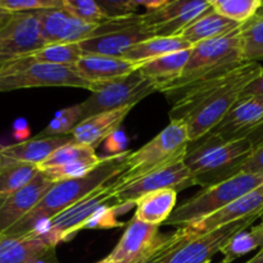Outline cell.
Instances as JSON below:
<instances>
[{
  "instance_id": "ab89813d",
  "label": "cell",
  "mask_w": 263,
  "mask_h": 263,
  "mask_svg": "<svg viewBox=\"0 0 263 263\" xmlns=\"http://www.w3.org/2000/svg\"><path fill=\"white\" fill-rule=\"evenodd\" d=\"M125 144V135H123V133L121 134L120 131H117V133L113 134V135L107 140V149L110 152V156H113V154H120L126 152Z\"/></svg>"
},
{
  "instance_id": "484cf974",
  "label": "cell",
  "mask_w": 263,
  "mask_h": 263,
  "mask_svg": "<svg viewBox=\"0 0 263 263\" xmlns=\"http://www.w3.org/2000/svg\"><path fill=\"white\" fill-rule=\"evenodd\" d=\"M176 202L177 192L174 189L148 193L135 202V217L149 225L159 226L168 220L176 208Z\"/></svg>"
},
{
  "instance_id": "f6af8a7d",
  "label": "cell",
  "mask_w": 263,
  "mask_h": 263,
  "mask_svg": "<svg viewBox=\"0 0 263 263\" xmlns=\"http://www.w3.org/2000/svg\"><path fill=\"white\" fill-rule=\"evenodd\" d=\"M97 263H113V262H112V261H110V259H109V258H108V257H107V258L102 259V261H99V262H97Z\"/></svg>"
},
{
  "instance_id": "e0dca14e",
  "label": "cell",
  "mask_w": 263,
  "mask_h": 263,
  "mask_svg": "<svg viewBox=\"0 0 263 263\" xmlns=\"http://www.w3.org/2000/svg\"><path fill=\"white\" fill-rule=\"evenodd\" d=\"M40 32L46 45L49 44H76L90 39L100 25H89L63 8L36 12Z\"/></svg>"
},
{
  "instance_id": "60d3db41",
  "label": "cell",
  "mask_w": 263,
  "mask_h": 263,
  "mask_svg": "<svg viewBox=\"0 0 263 263\" xmlns=\"http://www.w3.org/2000/svg\"><path fill=\"white\" fill-rule=\"evenodd\" d=\"M246 97H263V73L253 80L241 92L240 98Z\"/></svg>"
},
{
  "instance_id": "7c38bea8",
  "label": "cell",
  "mask_w": 263,
  "mask_h": 263,
  "mask_svg": "<svg viewBox=\"0 0 263 263\" xmlns=\"http://www.w3.org/2000/svg\"><path fill=\"white\" fill-rule=\"evenodd\" d=\"M195 185L185 159L164 166L139 179L122 185H115V195L121 204H135L136 200L148 193L174 189L177 193Z\"/></svg>"
},
{
  "instance_id": "603a6c76",
  "label": "cell",
  "mask_w": 263,
  "mask_h": 263,
  "mask_svg": "<svg viewBox=\"0 0 263 263\" xmlns=\"http://www.w3.org/2000/svg\"><path fill=\"white\" fill-rule=\"evenodd\" d=\"M53 249L35 233L25 236L0 235V263H36Z\"/></svg>"
},
{
  "instance_id": "1f68e13d",
  "label": "cell",
  "mask_w": 263,
  "mask_h": 263,
  "mask_svg": "<svg viewBox=\"0 0 263 263\" xmlns=\"http://www.w3.org/2000/svg\"><path fill=\"white\" fill-rule=\"evenodd\" d=\"M240 33L246 61L258 62L263 59V12L261 9L241 26Z\"/></svg>"
},
{
  "instance_id": "7bdbcfd3",
  "label": "cell",
  "mask_w": 263,
  "mask_h": 263,
  "mask_svg": "<svg viewBox=\"0 0 263 263\" xmlns=\"http://www.w3.org/2000/svg\"><path fill=\"white\" fill-rule=\"evenodd\" d=\"M12 15H13V13H9V12H7V10H4L0 8V31H2L5 26H7V23L10 21Z\"/></svg>"
},
{
  "instance_id": "4dcf8cb0",
  "label": "cell",
  "mask_w": 263,
  "mask_h": 263,
  "mask_svg": "<svg viewBox=\"0 0 263 263\" xmlns=\"http://www.w3.org/2000/svg\"><path fill=\"white\" fill-rule=\"evenodd\" d=\"M213 10L243 26L262 8V0H210Z\"/></svg>"
},
{
  "instance_id": "ac0fdd59",
  "label": "cell",
  "mask_w": 263,
  "mask_h": 263,
  "mask_svg": "<svg viewBox=\"0 0 263 263\" xmlns=\"http://www.w3.org/2000/svg\"><path fill=\"white\" fill-rule=\"evenodd\" d=\"M54 182L44 172L23 189L0 197V235L8 233L40 202Z\"/></svg>"
},
{
  "instance_id": "e575fe53",
  "label": "cell",
  "mask_w": 263,
  "mask_h": 263,
  "mask_svg": "<svg viewBox=\"0 0 263 263\" xmlns=\"http://www.w3.org/2000/svg\"><path fill=\"white\" fill-rule=\"evenodd\" d=\"M63 9L89 25H103L109 21L99 3L94 0H63Z\"/></svg>"
},
{
  "instance_id": "f546056e",
  "label": "cell",
  "mask_w": 263,
  "mask_h": 263,
  "mask_svg": "<svg viewBox=\"0 0 263 263\" xmlns=\"http://www.w3.org/2000/svg\"><path fill=\"white\" fill-rule=\"evenodd\" d=\"M84 53L80 46V43L76 44H49L43 46L39 50L28 54V58L36 62L55 66L74 67L77 62L82 58Z\"/></svg>"
},
{
  "instance_id": "9a60e30c",
  "label": "cell",
  "mask_w": 263,
  "mask_h": 263,
  "mask_svg": "<svg viewBox=\"0 0 263 263\" xmlns=\"http://www.w3.org/2000/svg\"><path fill=\"white\" fill-rule=\"evenodd\" d=\"M45 45L36 12L13 13L0 31V66L23 58Z\"/></svg>"
},
{
  "instance_id": "7dc6e473",
  "label": "cell",
  "mask_w": 263,
  "mask_h": 263,
  "mask_svg": "<svg viewBox=\"0 0 263 263\" xmlns=\"http://www.w3.org/2000/svg\"><path fill=\"white\" fill-rule=\"evenodd\" d=\"M218 263H225V262H223V261H221V262H218Z\"/></svg>"
},
{
  "instance_id": "3957f363",
  "label": "cell",
  "mask_w": 263,
  "mask_h": 263,
  "mask_svg": "<svg viewBox=\"0 0 263 263\" xmlns=\"http://www.w3.org/2000/svg\"><path fill=\"white\" fill-rule=\"evenodd\" d=\"M247 63L240 28L229 35L197 44L181 76L162 90L164 95L218 79Z\"/></svg>"
},
{
  "instance_id": "83f0119b",
  "label": "cell",
  "mask_w": 263,
  "mask_h": 263,
  "mask_svg": "<svg viewBox=\"0 0 263 263\" xmlns=\"http://www.w3.org/2000/svg\"><path fill=\"white\" fill-rule=\"evenodd\" d=\"M39 166L0 157V197L27 186L39 175Z\"/></svg>"
},
{
  "instance_id": "52a82bcc",
  "label": "cell",
  "mask_w": 263,
  "mask_h": 263,
  "mask_svg": "<svg viewBox=\"0 0 263 263\" xmlns=\"http://www.w3.org/2000/svg\"><path fill=\"white\" fill-rule=\"evenodd\" d=\"M32 87H79L91 91L92 84L74 67L41 63L28 57L0 66V92Z\"/></svg>"
},
{
  "instance_id": "f35d334b",
  "label": "cell",
  "mask_w": 263,
  "mask_h": 263,
  "mask_svg": "<svg viewBox=\"0 0 263 263\" xmlns=\"http://www.w3.org/2000/svg\"><path fill=\"white\" fill-rule=\"evenodd\" d=\"M241 174H263V140L257 144L253 153L243 164Z\"/></svg>"
},
{
  "instance_id": "8992f818",
  "label": "cell",
  "mask_w": 263,
  "mask_h": 263,
  "mask_svg": "<svg viewBox=\"0 0 263 263\" xmlns=\"http://www.w3.org/2000/svg\"><path fill=\"white\" fill-rule=\"evenodd\" d=\"M189 144L186 126L179 121H171L145 145L128 153L125 172L118 177L116 184H126L149 172L185 159Z\"/></svg>"
},
{
  "instance_id": "7a4b0ae2",
  "label": "cell",
  "mask_w": 263,
  "mask_h": 263,
  "mask_svg": "<svg viewBox=\"0 0 263 263\" xmlns=\"http://www.w3.org/2000/svg\"><path fill=\"white\" fill-rule=\"evenodd\" d=\"M128 153L130 152L126 151L120 154L103 157L99 166L86 176L54 182L35 208L5 234L10 236L28 235L39 226L80 202L98 187L118 179L125 172Z\"/></svg>"
},
{
  "instance_id": "277c9868",
  "label": "cell",
  "mask_w": 263,
  "mask_h": 263,
  "mask_svg": "<svg viewBox=\"0 0 263 263\" xmlns=\"http://www.w3.org/2000/svg\"><path fill=\"white\" fill-rule=\"evenodd\" d=\"M262 140L251 136L222 143L204 136L194 148L187 149L185 164L195 185L210 187L241 174L243 164Z\"/></svg>"
},
{
  "instance_id": "4fadbf2b",
  "label": "cell",
  "mask_w": 263,
  "mask_h": 263,
  "mask_svg": "<svg viewBox=\"0 0 263 263\" xmlns=\"http://www.w3.org/2000/svg\"><path fill=\"white\" fill-rule=\"evenodd\" d=\"M211 8L210 0H166L162 7L143 13L141 22L153 36L174 37Z\"/></svg>"
},
{
  "instance_id": "9c48e42d",
  "label": "cell",
  "mask_w": 263,
  "mask_h": 263,
  "mask_svg": "<svg viewBox=\"0 0 263 263\" xmlns=\"http://www.w3.org/2000/svg\"><path fill=\"white\" fill-rule=\"evenodd\" d=\"M116 181L117 179L98 187L80 202L74 203L55 217L39 226L33 233L53 248L62 241L69 240L79 231L84 230V226L98 210L108 204H121L115 195Z\"/></svg>"
},
{
  "instance_id": "d6986e66",
  "label": "cell",
  "mask_w": 263,
  "mask_h": 263,
  "mask_svg": "<svg viewBox=\"0 0 263 263\" xmlns=\"http://www.w3.org/2000/svg\"><path fill=\"white\" fill-rule=\"evenodd\" d=\"M256 215H263V185L258 189L236 199L235 202L230 203L213 215L184 226V228L193 234H207L217 230L222 226L229 225V223L236 222V221Z\"/></svg>"
},
{
  "instance_id": "5b68a950",
  "label": "cell",
  "mask_w": 263,
  "mask_h": 263,
  "mask_svg": "<svg viewBox=\"0 0 263 263\" xmlns=\"http://www.w3.org/2000/svg\"><path fill=\"white\" fill-rule=\"evenodd\" d=\"M263 185V174H239L220 184L204 187L194 197L176 205L164 225L184 228L222 210L230 203Z\"/></svg>"
},
{
  "instance_id": "d590c367",
  "label": "cell",
  "mask_w": 263,
  "mask_h": 263,
  "mask_svg": "<svg viewBox=\"0 0 263 263\" xmlns=\"http://www.w3.org/2000/svg\"><path fill=\"white\" fill-rule=\"evenodd\" d=\"M103 158H95V159H84V161L73 162V163L66 164V166L61 167H54V168L43 170L41 172L46 175L49 179L53 182L64 181V180H71L77 179V177L86 176L91 171H94Z\"/></svg>"
},
{
  "instance_id": "ee69618b",
  "label": "cell",
  "mask_w": 263,
  "mask_h": 263,
  "mask_svg": "<svg viewBox=\"0 0 263 263\" xmlns=\"http://www.w3.org/2000/svg\"><path fill=\"white\" fill-rule=\"evenodd\" d=\"M246 263H263V248L256 254V256L253 257V258H251Z\"/></svg>"
},
{
  "instance_id": "5bb4252c",
  "label": "cell",
  "mask_w": 263,
  "mask_h": 263,
  "mask_svg": "<svg viewBox=\"0 0 263 263\" xmlns=\"http://www.w3.org/2000/svg\"><path fill=\"white\" fill-rule=\"evenodd\" d=\"M171 235L159 233V226L149 225L134 216L108 258L113 263H139L170 243Z\"/></svg>"
},
{
  "instance_id": "836d02e7",
  "label": "cell",
  "mask_w": 263,
  "mask_h": 263,
  "mask_svg": "<svg viewBox=\"0 0 263 263\" xmlns=\"http://www.w3.org/2000/svg\"><path fill=\"white\" fill-rule=\"evenodd\" d=\"M82 121L81 104L72 105L57 112L53 120L48 123L45 128L39 134L40 138L48 136H66L71 135L77 125Z\"/></svg>"
},
{
  "instance_id": "44dd1931",
  "label": "cell",
  "mask_w": 263,
  "mask_h": 263,
  "mask_svg": "<svg viewBox=\"0 0 263 263\" xmlns=\"http://www.w3.org/2000/svg\"><path fill=\"white\" fill-rule=\"evenodd\" d=\"M140 67V63L127 61L122 57L85 54L74 66L76 71L90 84H100L125 77Z\"/></svg>"
},
{
  "instance_id": "ffe728a7",
  "label": "cell",
  "mask_w": 263,
  "mask_h": 263,
  "mask_svg": "<svg viewBox=\"0 0 263 263\" xmlns=\"http://www.w3.org/2000/svg\"><path fill=\"white\" fill-rule=\"evenodd\" d=\"M134 107L135 105H128L85 118L72 131V138L77 144L97 149L120 130L121 125Z\"/></svg>"
},
{
  "instance_id": "4316f807",
  "label": "cell",
  "mask_w": 263,
  "mask_h": 263,
  "mask_svg": "<svg viewBox=\"0 0 263 263\" xmlns=\"http://www.w3.org/2000/svg\"><path fill=\"white\" fill-rule=\"evenodd\" d=\"M192 48V44L187 43L181 36H174V37H159V36H154V37L146 39V40L131 46L123 54L122 58L141 64L144 62L152 61V59L159 58V57L167 55V54L187 50V49Z\"/></svg>"
},
{
  "instance_id": "74e56055",
  "label": "cell",
  "mask_w": 263,
  "mask_h": 263,
  "mask_svg": "<svg viewBox=\"0 0 263 263\" xmlns=\"http://www.w3.org/2000/svg\"><path fill=\"white\" fill-rule=\"evenodd\" d=\"M98 3H99V5L109 20L125 18L138 14L136 10H138L139 5L135 0H121V2H117V0H100Z\"/></svg>"
},
{
  "instance_id": "8d00e7d4",
  "label": "cell",
  "mask_w": 263,
  "mask_h": 263,
  "mask_svg": "<svg viewBox=\"0 0 263 263\" xmlns=\"http://www.w3.org/2000/svg\"><path fill=\"white\" fill-rule=\"evenodd\" d=\"M0 8L9 13L39 12L63 8V0H0Z\"/></svg>"
},
{
  "instance_id": "8fae6325",
  "label": "cell",
  "mask_w": 263,
  "mask_h": 263,
  "mask_svg": "<svg viewBox=\"0 0 263 263\" xmlns=\"http://www.w3.org/2000/svg\"><path fill=\"white\" fill-rule=\"evenodd\" d=\"M154 37L141 22V14L113 18L98 26L90 39L81 41L82 53L95 55L122 57L131 46Z\"/></svg>"
},
{
  "instance_id": "d6a6232c",
  "label": "cell",
  "mask_w": 263,
  "mask_h": 263,
  "mask_svg": "<svg viewBox=\"0 0 263 263\" xmlns=\"http://www.w3.org/2000/svg\"><path fill=\"white\" fill-rule=\"evenodd\" d=\"M95 158H99L95 154V149L86 145H81V144H77L76 141H73V143L67 144V145L62 146V148L57 149L44 163L39 166V168H40V171H43V170L66 166V164L84 161V159Z\"/></svg>"
},
{
  "instance_id": "2e32d148",
  "label": "cell",
  "mask_w": 263,
  "mask_h": 263,
  "mask_svg": "<svg viewBox=\"0 0 263 263\" xmlns=\"http://www.w3.org/2000/svg\"><path fill=\"white\" fill-rule=\"evenodd\" d=\"M262 127L263 97L239 98L225 117L205 136L226 143L251 138Z\"/></svg>"
},
{
  "instance_id": "d4e9b609",
  "label": "cell",
  "mask_w": 263,
  "mask_h": 263,
  "mask_svg": "<svg viewBox=\"0 0 263 263\" xmlns=\"http://www.w3.org/2000/svg\"><path fill=\"white\" fill-rule=\"evenodd\" d=\"M240 27L241 25L223 17L211 8L200 17H198L194 22L190 23L180 36L194 46L203 41L222 37Z\"/></svg>"
},
{
  "instance_id": "ba28073f",
  "label": "cell",
  "mask_w": 263,
  "mask_h": 263,
  "mask_svg": "<svg viewBox=\"0 0 263 263\" xmlns=\"http://www.w3.org/2000/svg\"><path fill=\"white\" fill-rule=\"evenodd\" d=\"M262 216H252L207 234H193L185 228L177 229L159 263H210L233 236L252 228Z\"/></svg>"
},
{
  "instance_id": "cb8c5ba5",
  "label": "cell",
  "mask_w": 263,
  "mask_h": 263,
  "mask_svg": "<svg viewBox=\"0 0 263 263\" xmlns=\"http://www.w3.org/2000/svg\"><path fill=\"white\" fill-rule=\"evenodd\" d=\"M190 50L192 49L176 51V53L167 54V55L144 62L140 64L138 71L144 77L153 81L158 87V91L162 92L164 87L168 86L181 76L189 61Z\"/></svg>"
},
{
  "instance_id": "7402d4cb",
  "label": "cell",
  "mask_w": 263,
  "mask_h": 263,
  "mask_svg": "<svg viewBox=\"0 0 263 263\" xmlns=\"http://www.w3.org/2000/svg\"><path fill=\"white\" fill-rule=\"evenodd\" d=\"M73 141L72 135L48 136V138L36 136V138L13 144V145L3 146L0 148V157L40 166L57 149L73 143Z\"/></svg>"
},
{
  "instance_id": "f1b7e54d",
  "label": "cell",
  "mask_w": 263,
  "mask_h": 263,
  "mask_svg": "<svg viewBox=\"0 0 263 263\" xmlns=\"http://www.w3.org/2000/svg\"><path fill=\"white\" fill-rule=\"evenodd\" d=\"M258 248H263V221L259 225L252 226L233 236L221 251L223 254L222 261L231 263Z\"/></svg>"
},
{
  "instance_id": "6da1fadb",
  "label": "cell",
  "mask_w": 263,
  "mask_h": 263,
  "mask_svg": "<svg viewBox=\"0 0 263 263\" xmlns=\"http://www.w3.org/2000/svg\"><path fill=\"white\" fill-rule=\"evenodd\" d=\"M262 71L258 62H247L225 76L166 95L172 103L170 121L184 123L190 143H197L218 125Z\"/></svg>"
},
{
  "instance_id": "b9f144b4",
  "label": "cell",
  "mask_w": 263,
  "mask_h": 263,
  "mask_svg": "<svg viewBox=\"0 0 263 263\" xmlns=\"http://www.w3.org/2000/svg\"><path fill=\"white\" fill-rule=\"evenodd\" d=\"M172 235H174V234H172ZM171 240H172V238H171ZM171 240H170V243H171ZM170 243L167 244V246L164 247V248H162L161 251L156 252V253H154V254H152L151 257H148V258L143 259V261H140V262H139V263H159V261H161V258H162V256H163L164 251H166V249H167V247L170 246Z\"/></svg>"
},
{
  "instance_id": "c3c4849f",
  "label": "cell",
  "mask_w": 263,
  "mask_h": 263,
  "mask_svg": "<svg viewBox=\"0 0 263 263\" xmlns=\"http://www.w3.org/2000/svg\"><path fill=\"white\" fill-rule=\"evenodd\" d=\"M262 73H263V71H262Z\"/></svg>"
},
{
  "instance_id": "bcb514c9",
  "label": "cell",
  "mask_w": 263,
  "mask_h": 263,
  "mask_svg": "<svg viewBox=\"0 0 263 263\" xmlns=\"http://www.w3.org/2000/svg\"><path fill=\"white\" fill-rule=\"evenodd\" d=\"M261 10H262V12H263V5H262V8H261Z\"/></svg>"
},
{
  "instance_id": "30bf717a",
  "label": "cell",
  "mask_w": 263,
  "mask_h": 263,
  "mask_svg": "<svg viewBox=\"0 0 263 263\" xmlns=\"http://www.w3.org/2000/svg\"><path fill=\"white\" fill-rule=\"evenodd\" d=\"M157 91V85L144 77L138 69L125 77L94 84L90 97L81 103L82 120L108 110L136 105L144 98Z\"/></svg>"
}]
</instances>
